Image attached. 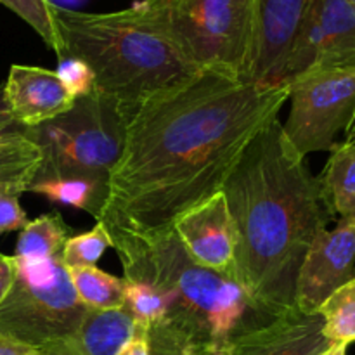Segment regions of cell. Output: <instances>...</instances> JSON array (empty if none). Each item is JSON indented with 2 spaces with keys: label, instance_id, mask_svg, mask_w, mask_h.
<instances>
[{
  "label": "cell",
  "instance_id": "f1b7e54d",
  "mask_svg": "<svg viewBox=\"0 0 355 355\" xmlns=\"http://www.w3.org/2000/svg\"><path fill=\"white\" fill-rule=\"evenodd\" d=\"M116 355H151L148 345V331L135 324L134 336Z\"/></svg>",
  "mask_w": 355,
  "mask_h": 355
},
{
  "label": "cell",
  "instance_id": "5b68a950",
  "mask_svg": "<svg viewBox=\"0 0 355 355\" xmlns=\"http://www.w3.org/2000/svg\"><path fill=\"white\" fill-rule=\"evenodd\" d=\"M134 6L191 64L245 76L253 0H141Z\"/></svg>",
  "mask_w": 355,
  "mask_h": 355
},
{
  "label": "cell",
  "instance_id": "484cf974",
  "mask_svg": "<svg viewBox=\"0 0 355 355\" xmlns=\"http://www.w3.org/2000/svg\"><path fill=\"white\" fill-rule=\"evenodd\" d=\"M21 191L0 193V234L10 231H23L28 225V217L19 205Z\"/></svg>",
  "mask_w": 355,
  "mask_h": 355
},
{
  "label": "cell",
  "instance_id": "cb8c5ba5",
  "mask_svg": "<svg viewBox=\"0 0 355 355\" xmlns=\"http://www.w3.org/2000/svg\"><path fill=\"white\" fill-rule=\"evenodd\" d=\"M0 3L30 24L40 35L45 45L61 58V42L52 17V0H0Z\"/></svg>",
  "mask_w": 355,
  "mask_h": 355
},
{
  "label": "cell",
  "instance_id": "5bb4252c",
  "mask_svg": "<svg viewBox=\"0 0 355 355\" xmlns=\"http://www.w3.org/2000/svg\"><path fill=\"white\" fill-rule=\"evenodd\" d=\"M322 326L321 314H304L293 307L270 324L236 340L224 355H319L333 343Z\"/></svg>",
  "mask_w": 355,
  "mask_h": 355
},
{
  "label": "cell",
  "instance_id": "7a4b0ae2",
  "mask_svg": "<svg viewBox=\"0 0 355 355\" xmlns=\"http://www.w3.org/2000/svg\"><path fill=\"white\" fill-rule=\"evenodd\" d=\"M222 194L236 232V279L270 311L293 309L302 262L333 217L279 118L250 142Z\"/></svg>",
  "mask_w": 355,
  "mask_h": 355
},
{
  "label": "cell",
  "instance_id": "52a82bcc",
  "mask_svg": "<svg viewBox=\"0 0 355 355\" xmlns=\"http://www.w3.org/2000/svg\"><path fill=\"white\" fill-rule=\"evenodd\" d=\"M16 260V279L0 305V335L42 352L78 329L89 309L78 300L62 252L45 260Z\"/></svg>",
  "mask_w": 355,
  "mask_h": 355
},
{
  "label": "cell",
  "instance_id": "7402d4cb",
  "mask_svg": "<svg viewBox=\"0 0 355 355\" xmlns=\"http://www.w3.org/2000/svg\"><path fill=\"white\" fill-rule=\"evenodd\" d=\"M106 248H113V241L106 225L97 220L94 229L71 236L62 248V263L66 269L73 267H96Z\"/></svg>",
  "mask_w": 355,
  "mask_h": 355
},
{
  "label": "cell",
  "instance_id": "3957f363",
  "mask_svg": "<svg viewBox=\"0 0 355 355\" xmlns=\"http://www.w3.org/2000/svg\"><path fill=\"white\" fill-rule=\"evenodd\" d=\"M103 224L125 279L146 281L163 298L162 319L148 329L151 355H224L236 340L281 315L257 302L236 279L234 269L198 266L173 229L141 234Z\"/></svg>",
  "mask_w": 355,
  "mask_h": 355
},
{
  "label": "cell",
  "instance_id": "ffe728a7",
  "mask_svg": "<svg viewBox=\"0 0 355 355\" xmlns=\"http://www.w3.org/2000/svg\"><path fill=\"white\" fill-rule=\"evenodd\" d=\"M319 314L324 319L322 333L329 342H355V277L329 295Z\"/></svg>",
  "mask_w": 355,
  "mask_h": 355
},
{
  "label": "cell",
  "instance_id": "d4e9b609",
  "mask_svg": "<svg viewBox=\"0 0 355 355\" xmlns=\"http://www.w3.org/2000/svg\"><path fill=\"white\" fill-rule=\"evenodd\" d=\"M59 80L66 87L75 99L85 97L96 90V75L83 61L75 58L59 59V66L55 69Z\"/></svg>",
  "mask_w": 355,
  "mask_h": 355
},
{
  "label": "cell",
  "instance_id": "83f0119b",
  "mask_svg": "<svg viewBox=\"0 0 355 355\" xmlns=\"http://www.w3.org/2000/svg\"><path fill=\"white\" fill-rule=\"evenodd\" d=\"M14 279H16V260H14V257L0 253V305L9 295Z\"/></svg>",
  "mask_w": 355,
  "mask_h": 355
},
{
  "label": "cell",
  "instance_id": "ac0fdd59",
  "mask_svg": "<svg viewBox=\"0 0 355 355\" xmlns=\"http://www.w3.org/2000/svg\"><path fill=\"white\" fill-rule=\"evenodd\" d=\"M71 236V227L66 225L58 211L44 214L28 222L26 227L21 231L14 257L24 260L52 259L62 252Z\"/></svg>",
  "mask_w": 355,
  "mask_h": 355
},
{
  "label": "cell",
  "instance_id": "4316f807",
  "mask_svg": "<svg viewBox=\"0 0 355 355\" xmlns=\"http://www.w3.org/2000/svg\"><path fill=\"white\" fill-rule=\"evenodd\" d=\"M21 139H30V128L23 127L12 116V113L7 107L6 99H3L2 87H0V146L21 141Z\"/></svg>",
  "mask_w": 355,
  "mask_h": 355
},
{
  "label": "cell",
  "instance_id": "d6a6232c",
  "mask_svg": "<svg viewBox=\"0 0 355 355\" xmlns=\"http://www.w3.org/2000/svg\"><path fill=\"white\" fill-rule=\"evenodd\" d=\"M349 3H350V6H352L354 9H355V0H349Z\"/></svg>",
  "mask_w": 355,
  "mask_h": 355
},
{
  "label": "cell",
  "instance_id": "f546056e",
  "mask_svg": "<svg viewBox=\"0 0 355 355\" xmlns=\"http://www.w3.org/2000/svg\"><path fill=\"white\" fill-rule=\"evenodd\" d=\"M0 355H42V352L28 343L0 335Z\"/></svg>",
  "mask_w": 355,
  "mask_h": 355
},
{
  "label": "cell",
  "instance_id": "2e32d148",
  "mask_svg": "<svg viewBox=\"0 0 355 355\" xmlns=\"http://www.w3.org/2000/svg\"><path fill=\"white\" fill-rule=\"evenodd\" d=\"M321 175L322 198L331 217L355 220V137L335 142Z\"/></svg>",
  "mask_w": 355,
  "mask_h": 355
},
{
  "label": "cell",
  "instance_id": "7c38bea8",
  "mask_svg": "<svg viewBox=\"0 0 355 355\" xmlns=\"http://www.w3.org/2000/svg\"><path fill=\"white\" fill-rule=\"evenodd\" d=\"M173 231L198 266L215 270L234 269L236 232L222 191L180 217Z\"/></svg>",
  "mask_w": 355,
  "mask_h": 355
},
{
  "label": "cell",
  "instance_id": "4dcf8cb0",
  "mask_svg": "<svg viewBox=\"0 0 355 355\" xmlns=\"http://www.w3.org/2000/svg\"><path fill=\"white\" fill-rule=\"evenodd\" d=\"M347 343H340V342H333L331 345L328 347L326 350H322L319 355H347Z\"/></svg>",
  "mask_w": 355,
  "mask_h": 355
},
{
  "label": "cell",
  "instance_id": "ba28073f",
  "mask_svg": "<svg viewBox=\"0 0 355 355\" xmlns=\"http://www.w3.org/2000/svg\"><path fill=\"white\" fill-rule=\"evenodd\" d=\"M290 116L283 125L288 141L300 156L329 151L338 132L355 118V68L315 69L288 85Z\"/></svg>",
  "mask_w": 355,
  "mask_h": 355
},
{
  "label": "cell",
  "instance_id": "9c48e42d",
  "mask_svg": "<svg viewBox=\"0 0 355 355\" xmlns=\"http://www.w3.org/2000/svg\"><path fill=\"white\" fill-rule=\"evenodd\" d=\"M355 68V9L349 0H309L283 85L315 69Z\"/></svg>",
  "mask_w": 355,
  "mask_h": 355
},
{
  "label": "cell",
  "instance_id": "30bf717a",
  "mask_svg": "<svg viewBox=\"0 0 355 355\" xmlns=\"http://www.w3.org/2000/svg\"><path fill=\"white\" fill-rule=\"evenodd\" d=\"M309 0H253V31L245 78L263 89L283 85Z\"/></svg>",
  "mask_w": 355,
  "mask_h": 355
},
{
  "label": "cell",
  "instance_id": "9a60e30c",
  "mask_svg": "<svg viewBox=\"0 0 355 355\" xmlns=\"http://www.w3.org/2000/svg\"><path fill=\"white\" fill-rule=\"evenodd\" d=\"M135 321L123 307L92 311L73 335L42 350V355H116L130 342Z\"/></svg>",
  "mask_w": 355,
  "mask_h": 355
},
{
  "label": "cell",
  "instance_id": "603a6c76",
  "mask_svg": "<svg viewBox=\"0 0 355 355\" xmlns=\"http://www.w3.org/2000/svg\"><path fill=\"white\" fill-rule=\"evenodd\" d=\"M123 309L134 318L135 324L148 331L162 319L165 307L162 295L153 284L141 279H125Z\"/></svg>",
  "mask_w": 355,
  "mask_h": 355
},
{
  "label": "cell",
  "instance_id": "277c9868",
  "mask_svg": "<svg viewBox=\"0 0 355 355\" xmlns=\"http://www.w3.org/2000/svg\"><path fill=\"white\" fill-rule=\"evenodd\" d=\"M61 58L85 62L96 75V92L116 101L130 116L158 90L200 71L135 6L114 12H83L52 3Z\"/></svg>",
  "mask_w": 355,
  "mask_h": 355
},
{
  "label": "cell",
  "instance_id": "4fadbf2b",
  "mask_svg": "<svg viewBox=\"0 0 355 355\" xmlns=\"http://www.w3.org/2000/svg\"><path fill=\"white\" fill-rule=\"evenodd\" d=\"M2 92L12 116L26 128L61 116L75 103L58 73L38 66H10Z\"/></svg>",
  "mask_w": 355,
  "mask_h": 355
},
{
  "label": "cell",
  "instance_id": "6da1fadb",
  "mask_svg": "<svg viewBox=\"0 0 355 355\" xmlns=\"http://www.w3.org/2000/svg\"><path fill=\"white\" fill-rule=\"evenodd\" d=\"M288 97V87L263 89L214 68L148 96L127 121L99 220L141 234L172 231L180 217L220 193Z\"/></svg>",
  "mask_w": 355,
  "mask_h": 355
},
{
  "label": "cell",
  "instance_id": "e0dca14e",
  "mask_svg": "<svg viewBox=\"0 0 355 355\" xmlns=\"http://www.w3.org/2000/svg\"><path fill=\"white\" fill-rule=\"evenodd\" d=\"M28 191L87 211L99 220L106 207L107 180L90 175H35Z\"/></svg>",
  "mask_w": 355,
  "mask_h": 355
},
{
  "label": "cell",
  "instance_id": "d6986e66",
  "mask_svg": "<svg viewBox=\"0 0 355 355\" xmlns=\"http://www.w3.org/2000/svg\"><path fill=\"white\" fill-rule=\"evenodd\" d=\"M78 300L92 311L121 309L125 302V279L111 276L97 267L68 269Z\"/></svg>",
  "mask_w": 355,
  "mask_h": 355
},
{
  "label": "cell",
  "instance_id": "44dd1931",
  "mask_svg": "<svg viewBox=\"0 0 355 355\" xmlns=\"http://www.w3.org/2000/svg\"><path fill=\"white\" fill-rule=\"evenodd\" d=\"M42 153L31 139L9 142L0 146V186L17 184L28 186L40 168Z\"/></svg>",
  "mask_w": 355,
  "mask_h": 355
},
{
  "label": "cell",
  "instance_id": "8992f818",
  "mask_svg": "<svg viewBox=\"0 0 355 355\" xmlns=\"http://www.w3.org/2000/svg\"><path fill=\"white\" fill-rule=\"evenodd\" d=\"M128 113L96 92L75 99L61 116L30 128L42 153L35 175H90L110 179L125 142Z\"/></svg>",
  "mask_w": 355,
  "mask_h": 355
},
{
  "label": "cell",
  "instance_id": "1f68e13d",
  "mask_svg": "<svg viewBox=\"0 0 355 355\" xmlns=\"http://www.w3.org/2000/svg\"><path fill=\"white\" fill-rule=\"evenodd\" d=\"M347 137H355V118H354L352 125H350V128L347 130Z\"/></svg>",
  "mask_w": 355,
  "mask_h": 355
},
{
  "label": "cell",
  "instance_id": "8fae6325",
  "mask_svg": "<svg viewBox=\"0 0 355 355\" xmlns=\"http://www.w3.org/2000/svg\"><path fill=\"white\" fill-rule=\"evenodd\" d=\"M354 277L355 220L340 218L333 231L324 229L312 241L298 272L295 307L304 314H319L329 295Z\"/></svg>",
  "mask_w": 355,
  "mask_h": 355
}]
</instances>
